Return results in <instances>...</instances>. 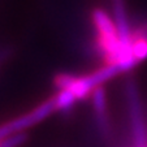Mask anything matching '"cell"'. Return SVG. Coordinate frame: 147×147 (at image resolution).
Returning <instances> with one entry per match:
<instances>
[{"label": "cell", "instance_id": "obj_2", "mask_svg": "<svg viewBox=\"0 0 147 147\" xmlns=\"http://www.w3.org/2000/svg\"><path fill=\"white\" fill-rule=\"evenodd\" d=\"M53 111H56L55 102H53V98H51V99L46 100L45 103L39 104L33 111L0 125V141L9 136H13V134L24 133V130L39 124L45 119H47Z\"/></svg>", "mask_w": 147, "mask_h": 147}, {"label": "cell", "instance_id": "obj_1", "mask_svg": "<svg viewBox=\"0 0 147 147\" xmlns=\"http://www.w3.org/2000/svg\"><path fill=\"white\" fill-rule=\"evenodd\" d=\"M91 18L98 31V45L108 64L117 65L122 53V46L119 39L116 24L108 13L103 9H94Z\"/></svg>", "mask_w": 147, "mask_h": 147}, {"label": "cell", "instance_id": "obj_8", "mask_svg": "<svg viewBox=\"0 0 147 147\" xmlns=\"http://www.w3.org/2000/svg\"><path fill=\"white\" fill-rule=\"evenodd\" d=\"M28 141V136L25 133H17L9 136L0 141V147H20Z\"/></svg>", "mask_w": 147, "mask_h": 147}, {"label": "cell", "instance_id": "obj_7", "mask_svg": "<svg viewBox=\"0 0 147 147\" xmlns=\"http://www.w3.org/2000/svg\"><path fill=\"white\" fill-rule=\"evenodd\" d=\"M77 80V76L69 74V73H60L53 78V85L59 90H69L74 81Z\"/></svg>", "mask_w": 147, "mask_h": 147}, {"label": "cell", "instance_id": "obj_5", "mask_svg": "<svg viewBox=\"0 0 147 147\" xmlns=\"http://www.w3.org/2000/svg\"><path fill=\"white\" fill-rule=\"evenodd\" d=\"M77 98L74 96L70 90H59V92L53 96L56 111L60 112H68L74 107Z\"/></svg>", "mask_w": 147, "mask_h": 147}, {"label": "cell", "instance_id": "obj_9", "mask_svg": "<svg viewBox=\"0 0 147 147\" xmlns=\"http://www.w3.org/2000/svg\"><path fill=\"white\" fill-rule=\"evenodd\" d=\"M12 55V48L11 47H1L0 48V65Z\"/></svg>", "mask_w": 147, "mask_h": 147}, {"label": "cell", "instance_id": "obj_3", "mask_svg": "<svg viewBox=\"0 0 147 147\" xmlns=\"http://www.w3.org/2000/svg\"><path fill=\"white\" fill-rule=\"evenodd\" d=\"M126 95H128L129 115L131 120V134H133L134 147H147L146 124L143 120V112H142L137 85L133 80L128 81L126 83Z\"/></svg>", "mask_w": 147, "mask_h": 147}, {"label": "cell", "instance_id": "obj_6", "mask_svg": "<svg viewBox=\"0 0 147 147\" xmlns=\"http://www.w3.org/2000/svg\"><path fill=\"white\" fill-rule=\"evenodd\" d=\"M131 52L137 61H142L147 59V39L146 38H134Z\"/></svg>", "mask_w": 147, "mask_h": 147}, {"label": "cell", "instance_id": "obj_4", "mask_svg": "<svg viewBox=\"0 0 147 147\" xmlns=\"http://www.w3.org/2000/svg\"><path fill=\"white\" fill-rule=\"evenodd\" d=\"M92 107H94L96 124L99 130L103 134L109 131L108 117H107V99H106V90L103 86H99L92 91Z\"/></svg>", "mask_w": 147, "mask_h": 147}]
</instances>
